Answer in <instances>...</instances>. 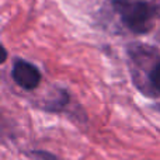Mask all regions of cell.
I'll use <instances>...</instances> for the list:
<instances>
[{"label": "cell", "instance_id": "4", "mask_svg": "<svg viewBox=\"0 0 160 160\" xmlns=\"http://www.w3.org/2000/svg\"><path fill=\"white\" fill-rule=\"evenodd\" d=\"M146 96H160V61L153 65L146 75Z\"/></svg>", "mask_w": 160, "mask_h": 160}, {"label": "cell", "instance_id": "5", "mask_svg": "<svg viewBox=\"0 0 160 160\" xmlns=\"http://www.w3.org/2000/svg\"><path fill=\"white\" fill-rule=\"evenodd\" d=\"M28 156L34 160H61L56 155L48 152V150H42V149H35V150H30Z\"/></svg>", "mask_w": 160, "mask_h": 160}, {"label": "cell", "instance_id": "2", "mask_svg": "<svg viewBox=\"0 0 160 160\" xmlns=\"http://www.w3.org/2000/svg\"><path fill=\"white\" fill-rule=\"evenodd\" d=\"M11 79L18 87L24 90H35L42 80L39 69L34 63L24 59H17L13 63L11 69Z\"/></svg>", "mask_w": 160, "mask_h": 160}, {"label": "cell", "instance_id": "1", "mask_svg": "<svg viewBox=\"0 0 160 160\" xmlns=\"http://www.w3.org/2000/svg\"><path fill=\"white\" fill-rule=\"evenodd\" d=\"M122 24L133 34H148L153 28L158 7L143 0H111Z\"/></svg>", "mask_w": 160, "mask_h": 160}, {"label": "cell", "instance_id": "3", "mask_svg": "<svg viewBox=\"0 0 160 160\" xmlns=\"http://www.w3.org/2000/svg\"><path fill=\"white\" fill-rule=\"evenodd\" d=\"M70 105V94L66 88H56L52 97L44 100L39 105L42 111L49 114H63L68 111Z\"/></svg>", "mask_w": 160, "mask_h": 160}, {"label": "cell", "instance_id": "6", "mask_svg": "<svg viewBox=\"0 0 160 160\" xmlns=\"http://www.w3.org/2000/svg\"><path fill=\"white\" fill-rule=\"evenodd\" d=\"M158 108H159V111H160V104H159V107H158Z\"/></svg>", "mask_w": 160, "mask_h": 160}]
</instances>
